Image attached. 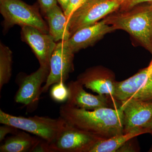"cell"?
<instances>
[{"mask_svg": "<svg viewBox=\"0 0 152 152\" xmlns=\"http://www.w3.org/2000/svg\"><path fill=\"white\" fill-rule=\"evenodd\" d=\"M60 116L69 124L106 140L124 133V113L121 107H102L94 110L65 104L60 108Z\"/></svg>", "mask_w": 152, "mask_h": 152, "instance_id": "6da1fadb", "label": "cell"}, {"mask_svg": "<svg viewBox=\"0 0 152 152\" xmlns=\"http://www.w3.org/2000/svg\"><path fill=\"white\" fill-rule=\"evenodd\" d=\"M0 123L35 135L48 143L57 137L66 125L61 116L58 118L37 115L26 118L13 115L1 109Z\"/></svg>", "mask_w": 152, "mask_h": 152, "instance_id": "7a4b0ae2", "label": "cell"}, {"mask_svg": "<svg viewBox=\"0 0 152 152\" xmlns=\"http://www.w3.org/2000/svg\"><path fill=\"white\" fill-rule=\"evenodd\" d=\"M115 29L129 33L152 51V10L151 7L118 14L104 20Z\"/></svg>", "mask_w": 152, "mask_h": 152, "instance_id": "3957f363", "label": "cell"}, {"mask_svg": "<svg viewBox=\"0 0 152 152\" xmlns=\"http://www.w3.org/2000/svg\"><path fill=\"white\" fill-rule=\"evenodd\" d=\"M0 12L4 18L5 30L15 25L27 26L49 34V27L37 5H30L21 0H0Z\"/></svg>", "mask_w": 152, "mask_h": 152, "instance_id": "277c9868", "label": "cell"}, {"mask_svg": "<svg viewBox=\"0 0 152 152\" xmlns=\"http://www.w3.org/2000/svg\"><path fill=\"white\" fill-rule=\"evenodd\" d=\"M122 3V0H86L68 18L71 36L82 28L96 23L121 7Z\"/></svg>", "mask_w": 152, "mask_h": 152, "instance_id": "5b68a950", "label": "cell"}, {"mask_svg": "<svg viewBox=\"0 0 152 152\" xmlns=\"http://www.w3.org/2000/svg\"><path fill=\"white\" fill-rule=\"evenodd\" d=\"M114 99L121 104L130 100L152 102V61L129 78L117 82Z\"/></svg>", "mask_w": 152, "mask_h": 152, "instance_id": "8992f818", "label": "cell"}, {"mask_svg": "<svg viewBox=\"0 0 152 152\" xmlns=\"http://www.w3.org/2000/svg\"><path fill=\"white\" fill-rule=\"evenodd\" d=\"M99 139L66 123L57 137L49 144V152H88Z\"/></svg>", "mask_w": 152, "mask_h": 152, "instance_id": "52a82bcc", "label": "cell"}, {"mask_svg": "<svg viewBox=\"0 0 152 152\" xmlns=\"http://www.w3.org/2000/svg\"><path fill=\"white\" fill-rule=\"evenodd\" d=\"M49 72L50 68L40 66L36 72L20 78L15 102L26 106L29 110L35 108L42 93V85L46 82Z\"/></svg>", "mask_w": 152, "mask_h": 152, "instance_id": "ba28073f", "label": "cell"}, {"mask_svg": "<svg viewBox=\"0 0 152 152\" xmlns=\"http://www.w3.org/2000/svg\"><path fill=\"white\" fill-rule=\"evenodd\" d=\"M74 55L64 41L57 43L50 60V72L42 93L48 92L52 85L67 80L74 70Z\"/></svg>", "mask_w": 152, "mask_h": 152, "instance_id": "9c48e42d", "label": "cell"}, {"mask_svg": "<svg viewBox=\"0 0 152 152\" xmlns=\"http://www.w3.org/2000/svg\"><path fill=\"white\" fill-rule=\"evenodd\" d=\"M69 96L66 104L79 108L94 110L102 107L118 108L121 103L106 95H94L87 92L78 81L68 83Z\"/></svg>", "mask_w": 152, "mask_h": 152, "instance_id": "30bf717a", "label": "cell"}, {"mask_svg": "<svg viewBox=\"0 0 152 152\" xmlns=\"http://www.w3.org/2000/svg\"><path fill=\"white\" fill-rule=\"evenodd\" d=\"M21 28L22 40L31 48L40 66L50 68V60L57 44L53 38L33 27L25 26Z\"/></svg>", "mask_w": 152, "mask_h": 152, "instance_id": "8fae6325", "label": "cell"}, {"mask_svg": "<svg viewBox=\"0 0 152 152\" xmlns=\"http://www.w3.org/2000/svg\"><path fill=\"white\" fill-rule=\"evenodd\" d=\"M124 113V133L146 129L152 121V102L130 100L121 103Z\"/></svg>", "mask_w": 152, "mask_h": 152, "instance_id": "7c38bea8", "label": "cell"}, {"mask_svg": "<svg viewBox=\"0 0 152 152\" xmlns=\"http://www.w3.org/2000/svg\"><path fill=\"white\" fill-rule=\"evenodd\" d=\"M77 80L94 92L110 96L114 99L117 81L110 71L100 67L91 68L80 75Z\"/></svg>", "mask_w": 152, "mask_h": 152, "instance_id": "4fadbf2b", "label": "cell"}, {"mask_svg": "<svg viewBox=\"0 0 152 152\" xmlns=\"http://www.w3.org/2000/svg\"><path fill=\"white\" fill-rule=\"evenodd\" d=\"M115 30L113 26L104 20L79 30L64 42L68 48L75 53L92 45L106 34Z\"/></svg>", "mask_w": 152, "mask_h": 152, "instance_id": "5bb4252c", "label": "cell"}, {"mask_svg": "<svg viewBox=\"0 0 152 152\" xmlns=\"http://www.w3.org/2000/svg\"><path fill=\"white\" fill-rule=\"evenodd\" d=\"M49 26V34L55 42L66 41L71 37L67 25V18L58 5L45 14Z\"/></svg>", "mask_w": 152, "mask_h": 152, "instance_id": "9a60e30c", "label": "cell"}, {"mask_svg": "<svg viewBox=\"0 0 152 152\" xmlns=\"http://www.w3.org/2000/svg\"><path fill=\"white\" fill-rule=\"evenodd\" d=\"M149 134L148 129L136 130L124 133L106 140H98L93 144L88 152H115L132 139L140 135Z\"/></svg>", "mask_w": 152, "mask_h": 152, "instance_id": "2e32d148", "label": "cell"}, {"mask_svg": "<svg viewBox=\"0 0 152 152\" xmlns=\"http://www.w3.org/2000/svg\"><path fill=\"white\" fill-rule=\"evenodd\" d=\"M41 139L33 137L24 132L19 131L6 139L0 147V152H32Z\"/></svg>", "mask_w": 152, "mask_h": 152, "instance_id": "e0dca14e", "label": "cell"}, {"mask_svg": "<svg viewBox=\"0 0 152 152\" xmlns=\"http://www.w3.org/2000/svg\"><path fill=\"white\" fill-rule=\"evenodd\" d=\"M12 52L8 47L0 44V90L10 81L12 74Z\"/></svg>", "mask_w": 152, "mask_h": 152, "instance_id": "ac0fdd59", "label": "cell"}, {"mask_svg": "<svg viewBox=\"0 0 152 152\" xmlns=\"http://www.w3.org/2000/svg\"><path fill=\"white\" fill-rule=\"evenodd\" d=\"M50 94L54 101L58 103L64 102L67 101L69 98V89L65 85V83H57L53 85Z\"/></svg>", "mask_w": 152, "mask_h": 152, "instance_id": "d6986e66", "label": "cell"}, {"mask_svg": "<svg viewBox=\"0 0 152 152\" xmlns=\"http://www.w3.org/2000/svg\"><path fill=\"white\" fill-rule=\"evenodd\" d=\"M86 1V0H69L67 8L64 12L67 19Z\"/></svg>", "mask_w": 152, "mask_h": 152, "instance_id": "ffe728a7", "label": "cell"}, {"mask_svg": "<svg viewBox=\"0 0 152 152\" xmlns=\"http://www.w3.org/2000/svg\"><path fill=\"white\" fill-rule=\"evenodd\" d=\"M18 129L10 125L4 124L0 127V142L4 140L6 136L8 134H14L19 132Z\"/></svg>", "mask_w": 152, "mask_h": 152, "instance_id": "44dd1931", "label": "cell"}, {"mask_svg": "<svg viewBox=\"0 0 152 152\" xmlns=\"http://www.w3.org/2000/svg\"><path fill=\"white\" fill-rule=\"evenodd\" d=\"M152 2V0H123L121 7L123 10H129L140 4Z\"/></svg>", "mask_w": 152, "mask_h": 152, "instance_id": "7402d4cb", "label": "cell"}, {"mask_svg": "<svg viewBox=\"0 0 152 152\" xmlns=\"http://www.w3.org/2000/svg\"><path fill=\"white\" fill-rule=\"evenodd\" d=\"M40 8L44 13L57 5V0H37Z\"/></svg>", "mask_w": 152, "mask_h": 152, "instance_id": "603a6c76", "label": "cell"}, {"mask_svg": "<svg viewBox=\"0 0 152 152\" xmlns=\"http://www.w3.org/2000/svg\"><path fill=\"white\" fill-rule=\"evenodd\" d=\"M49 152L48 143L42 139H41L33 150L32 152Z\"/></svg>", "mask_w": 152, "mask_h": 152, "instance_id": "cb8c5ba5", "label": "cell"}, {"mask_svg": "<svg viewBox=\"0 0 152 152\" xmlns=\"http://www.w3.org/2000/svg\"><path fill=\"white\" fill-rule=\"evenodd\" d=\"M57 1L60 4L63 11L64 12L67 8L69 0H57Z\"/></svg>", "mask_w": 152, "mask_h": 152, "instance_id": "d4e9b609", "label": "cell"}, {"mask_svg": "<svg viewBox=\"0 0 152 152\" xmlns=\"http://www.w3.org/2000/svg\"><path fill=\"white\" fill-rule=\"evenodd\" d=\"M146 128L148 130L149 134H151L152 136V121Z\"/></svg>", "mask_w": 152, "mask_h": 152, "instance_id": "484cf974", "label": "cell"}, {"mask_svg": "<svg viewBox=\"0 0 152 152\" xmlns=\"http://www.w3.org/2000/svg\"><path fill=\"white\" fill-rule=\"evenodd\" d=\"M150 7H151V8L152 10V2L151 3V5L150 6Z\"/></svg>", "mask_w": 152, "mask_h": 152, "instance_id": "4316f807", "label": "cell"}, {"mask_svg": "<svg viewBox=\"0 0 152 152\" xmlns=\"http://www.w3.org/2000/svg\"><path fill=\"white\" fill-rule=\"evenodd\" d=\"M150 152H152V149L151 150V151H150Z\"/></svg>", "mask_w": 152, "mask_h": 152, "instance_id": "83f0119b", "label": "cell"}, {"mask_svg": "<svg viewBox=\"0 0 152 152\" xmlns=\"http://www.w3.org/2000/svg\"><path fill=\"white\" fill-rule=\"evenodd\" d=\"M122 1H123V0H122Z\"/></svg>", "mask_w": 152, "mask_h": 152, "instance_id": "f1b7e54d", "label": "cell"}, {"mask_svg": "<svg viewBox=\"0 0 152 152\" xmlns=\"http://www.w3.org/2000/svg\"></svg>", "mask_w": 152, "mask_h": 152, "instance_id": "f546056e", "label": "cell"}]
</instances>
